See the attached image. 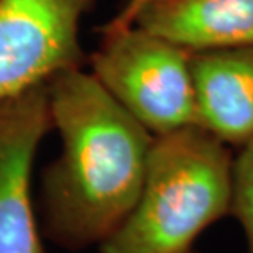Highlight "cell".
<instances>
[{
  "mask_svg": "<svg viewBox=\"0 0 253 253\" xmlns=\"http://www.w3.org/2000/svg\"><path fill=\"white\" fill-rule=\"evenodd\" d=\"M94 0H0V100L83 68L81 22Z\"/></svg>",
  "mask_w": 253,
  "mask_h": 253,
  "instance_id": "obj_4",
  "label": "cell"
},
{
  "mask_svg": "<svg viewBox=\"0 0 253 253\" xmlns=\"http://www.w3.org/2000/svg\"><path fill=\"white\" fill-rule=\"evenodd\" d=\"M230 145L199 124L156 135L138 201L100 253H192L234 204Z\"/></svg>",
  "mask_w": 253,
  "mask_h": 253,
  "instance_id": "obj_2",
  "label": "cell"
},
{
  "mask_svg": "<svg viewBox=\"0 0 253 253\" xmlns=\"http://www.w3.org/2000/svg\"><path fill=\"white\" fill-rule=\"evenodd\" d=\"M48 102L61 151L43 174L44 232L66 250L99 249L138 201L155 136L83 68L49 81Z\"/></svg>",
  "mask_w": 253,
  "mask_h": 253,
  "instance_id": "obj_1",
  "label": "cell"
},
{
  "mask_svg": "<svg viewBox=\"0 0 253 253\" xmlns=\"http://www.w3.org/2000/svg\"><path fill=\"white\" fill-rule=\"evenodd\" d=\"M148 0H125V3L122 5V8L109 20L107 23L100 28V32H115V30H122L128 28L135 23L136 15L140 13V10L143 8V5Z\"/></svg>",
  "mask_w": 253,
  "mask_h": 253,
  "instance_id": "obj_9",
  "label": "cell"
},
{
  "mask_svg": "<svg viewBox=\"0 0 253 253\" xmlns=\"http://www.w3.org/2000/svg\"><path fill=\"white\" fill-rule=\"evenodd\" d=\"M49 128L48 84L0 100V253H46L33 209L32 176Z\"/></svg>",
  "mask_w": 253,
  "mask_h": 253,
  "instance_id": "obj_5",
  "label": "cell"
},
{
  "mask_svg": "<svg viewBox=\"0 0 253 253\" xmlns=\"http://www.w3.org/2000/svg\"><path fill=\"white\" fill-rule=\"evenodd\" d=\"M232 215L244 230L247 250L253 253V140L242 145L235 155Z\"/></svg>",
  "mask_w": 253,
  "mask_h": 253,
  "instance_id": "obj_8",
  "label": "cell"
},
{
  "mask_svg": "<svg viewBox=\"0 0 253 253\" xmlns=\"http://www.w3.org/2000/svg\"><path fill=\"white\" fill-rule=\"evenodd\" d=\"M133 25L191 53L253 44V0H148Z\"/></svg>",
  "mask_w": 253,
  "mask_h": 253,
  "instance_id": "obj_7",
  "label": "cell"
},
{
  "mask_svg": "<svg viewBox=\"0 0 253 253\" xmlns=\"http://www.w3.org/2000/svg\"><path fill=\"white\" fill-rule=\"evenodd\" d=\"M192 53L131 25L102 33L90 73L151 135L197 124Z\"/></svg>",
  "mask_w": 253,
  "mask_h": 253,
  "instance_id": "obj_3",
  "label": "cell"
},
{
  "mask_svg": "<svg viewBox=\"0 0 253 253\" xmlns=\"http://www.w3.org/2000/svg\"><path fill=\"white\" fill-rule=\"evenodd\" d=\"M197 124L232 148L253 140V44L192 53Z\"/></svg>",
  "mask_w": 253,
  "mask_h": 253,
  "instance_id": "obj_6",
  "label": "cell"
}]
</instances>
